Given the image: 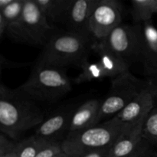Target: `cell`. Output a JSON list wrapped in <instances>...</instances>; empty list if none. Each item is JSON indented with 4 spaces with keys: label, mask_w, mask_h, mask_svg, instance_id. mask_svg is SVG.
<instances>
[{
    "label": "cell",
    "mask_w": 157,
    "mask_h": 157,
    "mask_svg": "<svg viewBox=\"0 0 157 157\" xmlns=\"http://www.w3.org/2000/svg\"><path fill=\"white\" fill-rule=\"evenodd\" d=\"M140 38V24L130 25L121 23L98 42L130 66L139 58Z\"/></svg>",
    "instance_id": "cell-7"
},
{
    "label": "cell",
    "mask_w": 157,
    "mask_h": 157,
    "mask_svg": "<svg viewBox=\"0 0 157 157\" xmlns=\"http://www.w3.org/2000/svg\"><path fill=\"white\" fill-rule=\"evenodd\" d=\"M16 142L18 157H35L50 144L35 134Z\"/></svg>",
    "instance_id": "cell-19"
},
{
    "label": "cell",
    "mask_w": 157,
    "mask_h": 157,
    "mask_svg": "<svg viewBox=\"0 0 157 157\" xmlns=\"http://www.w3.org/2000/svg\"><path fill=\"white\" fill-rule=\"evenodd\" d=\"M138 151H139V150H138ZM137 151V152H138ZM136 154H134V155H133V156H128V157H134V156H135V155H136Z\"/></svg>",
    "instance_id": "cell-30"
},
{
    "label": "cell",
    "mask_w": 157,
    "mask_h": 157,
    "mask_svg": "<svg viewBox=\"0 0 157 157\" xmlns=\"http://www.w3.org/2000/svg\"><path fill=\"white\" fill-rule=\"evenodd\" d=\"M13 0H0V9H2L10 5Z\"/></svg>",
    "instance_id": "cell-27"
},
{
    "label": "cell",
    "mask_w": 157,
    "mask_h": 157,
    "mask_svg": "<svg viewBox=\"0 0 157 157\" xmlns=\"http://www.w3.org/2000/svg\"><path fill=\"white\" fill-rule=\"evenodd\" d=\"M101 102L102 101L98 99H91L75 108L71 120L68 133L81 131L99 124Z\"/></svg>",
    "instance_id": "cell-14"
},
{
    "label": "cell",
    "mask_w": 157,
    "mask_h": 157,
    "mask_svg": "<svg viewBox=\"0 0 157 157\" xmlns=\"http://www.w3.org/2000/svg\"><path fill=\"white\" fill-rule=\"evenodd\" d=\"M18 88L35 101L53 103L71 90L65 68L36 62L30 77Z\"/></svg>",
    "instance_id": "cell-4"
},
{
    "label": "cell",
    "mask_w": 157,
    "mask_h": 157,
    "mask_svg": "<svg viewBox=\"0 0 157 157\" xmlns=\"http://www.w3.org/2000/svg\"><path fill=\"white\" fill-rule=\"evenodd\" d=\"M25 0H13L10 5L2 9H0V18L8 25L16 22L21 17Z\"/></svg>",
    "instance_id": "cell-21"
},
{
    "label": "cell",
    "mask_w": 157,
    "mask_h": 157,
    "mask_svg": "<svg viewBox=\"0 0 157 157\" xmlns=\"http://www.w3.org/2000/svg\"><path fill=\"white\" fill-rule=\"evenodd\" d=\"M131 4V15L136 24L151 21L152 16L157 13V0H133Z\"/></svg>",
    "instance_id": "cell-17"
},
{
    "label": "cell",
    "mask_w": 157,
    "mask_h": 157,
    "mask_svg": "<svg viewBox=\"0 0 157 157\" xmlns=\"http://www.w3.org/2000/svg\"><path fill=\"white\" fill-rule=\"evenodd\" d=\"M75 108L68 107L56 111L36 127L35 135L50 143H61L60 139L69 133L71 120Z\"/></svg>",
    "instance_id": "cell-11"
},
{
    "label": "cell",
    "mask_w": 157,
    "mask_h": 157,
    "mask_svg": "<svg viewBox=\"0 0 157 157\" xmlns=\"http://www.w3.org/2000/svg\"><path fill=\"white\" fill-rule=\"evenodd\" d=\"M92 51L99 56V61L104 68L107 78H114L129 71L130 65L119 56L103 47L98 41H94Z\"/></svg>",
    "instance_id": "cell-15"
},
{
    "label": "cell",
    "mask_w": 157,
    "mask_h": 157,
    "mask_svg": "<svg viewBox=\"0 0 157 157\" xmlns=\"http://www.w3.org/2000/svg\"><path fill=\"white\" fill-rule=\"evenodd\" d=\"M133 124H126L113 117L81 131L70 133L61 143L62 151L71 157L90 150L107 148L127 131Z\"/></svg>",
    "instance_id": "cell-3"
},
{
    "label": "cell",
    "mask_w": 157,
    "mask_h": 157,
    "mask_svg": "<svg viewBox=\"0 0 157 157\" xmlns=\"http://www.w3.org/2000/svg\"><path fill=\"white\" fill-rule=\"evenodd\" d=\"M110 147H111L104 149H99V150H90V151L85 152V153H81V154L71 157H108Z\"/></svg>",
    "instance_id": "cell-26"
},
{
    "label": "cell",
    "mask_w": 157,
    "mask_h": 157,
    "mask_svg": "<svg viewBox=\"0 0 157 157\" xmlns=\"http://www.w3.org/2000/svg\"><path fill=\"white\" fill-rule=\"evenodd\" d=\"M54 32L35 0H25L21 17L9 26L6 35L15 42L44 47Z\"/></svg>",
    "instance_id": "cell-5"
},
{
    "label": "cell",
    "mask_w": 157,
    "mask_h": 157,
    "mask_svg": "<svg viewBox=\"0 0 157 157\" xmlns=\"http://www.w3.org/2000/svg\"><path fill=\"white\" fill-rule=\"evenodd\" d=\"M94 42L91 37L55 31L43 47L37 62L62 68L72 65L80 67L88 59Z\"/></svg>",
    "instance_id": "cell-2"
},
{
    "label": "cell",
    "mask_w": 157,
    "mask_h": 157,
    "mask_svg": "<svg viewBox=\"0 0 157 157\" xmlns=\"http://www.w3.org/2000/svg\"><path fill=\"white\" fill-rule=\"evenodd\" d=\"M0 157H18L16 141L2 133L0 135Z\"/></svg>",
    "instance_id": "cell-22"
},
{
    "label": "cell",
    "mask_w": 157,
    "mask_h": 157,
    "mask_svg": "<svg viewBox=\"0 0 157 157\" xmlns=\"http://www.w3.org/2000/svg\"><path fill=\"white\" fill-rule=\"evenodd\" d=\"M99 0H73L62 23L67 32L91 36L89 22L91 14Z\"/></svg>",
    "instance_id": "cell-10"
},
{
    "label": "cell",
    "mask_w": 157,
    "mask_h": 157,
    "mask_svg": "<svg viewBox=\"0 0 157 157\" xmlns=\"http://www.w3.org/2000/svg\"><path fill=\"white\" fill-rule=\"evenodd\" d=\"M44 120V113L37 101L19 88L0 85V130L14 141L36 128Z\"/></svg>",
    "instance_id": "cell-1"
},
{
    "label": "cell",
    "mask_w": 157,
    "mask_h": 157,
    "mask_svg": "<svg viewBox=\"0 0 157 157\" xmlns=\"http://www.w3.org/2000/svg\"><path fill=\"white\" fill-rule=\"evenodd\" d=\"M146 119L133 124L110 147L108 157H128L137 153L144 141L143 137V127Z\"/></svg>",
    "instance_id": "cell-13"
},
{
    "label": "cell",
    "mask_w": 157,
    "mask_h": 157,
    "mask_svg": "<svg viewBox=\"0 0 157 157\" xmlns=\"http://www.w3.org/2000/svg\"><path fill=\"white\" fill-rule=\"evenodd\" d=\"M61 152V143H50L35 157H54Z\"/></svg>",
    "instance_id": "cell-24"
},
{
    "label": "cell",
    "mask_w": 157,
    "mask_h": 157,
    "mask_svg": "<svg viewBox=\"0 0 157 157\" xmlns=\"http://www.w3.org/2000/svg\"><path fill=\"white\" fill-rule=\"evenodd\" d=\"M80 68L81 69V72L75 79V82L78 84L94 81H100L107 78L99 61L90 62L87 59L81 64Z\"/></svg>",
    "instance_id": "cell-18"
},
{
    "label": "cell",
    "mask_w": 157,
    "mask_h": 157,
    "mask_svg": "<svg viewBox=\"0 0 157 157\" xmlns=\"http://www.w3.org/2000/svg\"><path fill=\"white\" fill-rule=\"evenodd\" d=\"M139 58L144 75L157 76V29L152 21L140 24Z\"/></svg>",
    "instance_id": "cell-9"
},
{
    "label": "cell",
    "mask_w": 157,
    "mask_h": 157,
    "mask_svg": "<svg viewBox=\"0 0 157 157\" xmlns=\"http://www.w3.org/2000/svg\"><path fill=\"white\" fill-rule=\"evenodd\" d=\"M156 157H157V156H156Z\"/></svg>",
    "instance_id": "cell-31"
},
{
    "label": "cell",
    "mask_w": 157,
    "mask_h": 157,
    "mask_svg": "<svg viewBox=\"0 0 157 157\" xmlns=\"http://www.w3.org/2000/svg\"><path fill=\"white\" fill-rule=\"evenodd\" d=\"M143 137L152 146H157V105L153 107L144 121Z\"/></svg>",
    "instance_id": "cell-20"
},
{
    "label": "cell",
    "mask_w": 157,
    "mask_h": 157,
    "mask_svg": "<svg viewBox=\"0 0 157 157\" xmlns=\"http://www.w3.org/2000/svg\"><path fill=\"white\" fill-rule=\"evenodd\" d=\"M151 81H152V84H153V89H154L155 94H156V97H157V81H153V79L151 80Z\"/></svg>",
    "instance_id": "cell-28"
},
{
    "label": "cell",
    "mask_w": 157,
    "mask_h": 157,
    "mask_svg": "<svg viewBox=\"0 0 157 157\" xmlns=\"http://www.w3.org/2000/svg\"><path fill=\"white\" fill-rule=\"evenodd\" d=\"M32 63L29 62V61L17 62V61H11L3 55H0V71H1V72L2 71L3 69H18L28 67L32 65Z\"/></svg>",
    "instance_id": "cell-23"
},
{
    "label": "cell",
    "mask_w": 157,
    "mask_h": 157,
    "mask_svg": "<svg viewBox=\"0 0 157 157\" xmlns=\"http://www.w3.org/2000/svg\"><path fill=\"white\" fill-rule=\"evenodd\" d=\"M156 98L152 81L150 80V86L143 90L114 117L123 124H136L147 117L150 111L156 106Z\"/></svg>",
    "instance_id": "cell-12"
},
{
    "label": "cell",
    "mask_w": 157,
    "mask_h": 157,
    "mask_svg": "<svg viewBox=\"0 0 157 157\" xmlns=\"http://www.w3.org/2000/svg\"><path fill=\"white\" fill-rule=\"evenodd\" d=\"M124 7L116 0H99L89 22V29L95 41H102L121 24Z\"/></svg>",
    "instance_id": "cell-8"
},
{
    "label": "cell",
    "mask_w": 157,
    "mask_h": 157,
    "mask_svg": "<svg viewBox=\"0 0 157 157\" xmlns=\"http://www.w3.org/2000/svg\"><path fill=\"white\" fill-rule=\"evenodd\" d=\"M150 84V80L136 78L130 71L113 78L110 90L101 102L99 122L114 117Z\"/></svg>",
    "instance_id": "cell-6"
},
{
    "label": "cell",
    "mask_w": 157,
    "mask_h": 157,
    "mask_svg": "<svg viewBox=\"0 0 157 157\" xmlns=\"http://www.w3.org/2000/svg\"><path fill=\"white\" fill-rule=\"evenodd\" d=\"M54 157H68V156H67L64 152H61V153H58V155H56V156H55Z\"/></svg>",
    "instance_id": "cell-29"
},
{
    "label": "cell",
    "mask_w": 157,
    "mask_h": 157,
    "mask_svg": "<svg viewBox=\"0 0 157 157\" xmlns=\"http://www.w3.org/2000/svg\"><path fill=\"white\" fill-rule=\"evenodd\" d=\"M157 152L153 149V146L144 140L139 151L134 157H156Z\"/></svg>",
    "instance_id": "cell-25"
},
{
    "label": "cell",
    "mask_w": 157,
    "mask_h": 157,
    "mask_svg": "<svg viewBox=\"0 0 157 157\" xmlns=\"http://www.w3.org/2000/svg\"><path fill=\"white\" fill-rule=\"evenodd\" d=\"M48 22L62 23L73 0H35ZM52 25V24H51Z\"/></svg>",
    "instance_id": "cell-16"
}]
</instances>
